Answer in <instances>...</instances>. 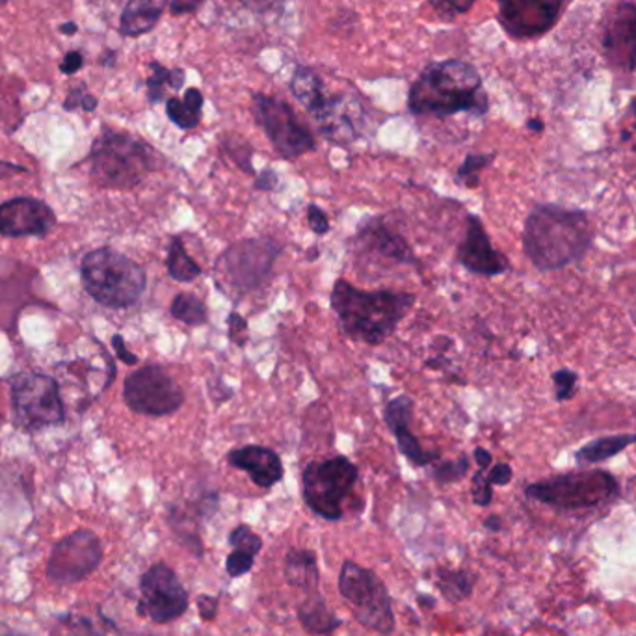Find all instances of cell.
<instances>
[{
  "instance_id": "6da1fadb",
  "label": "cell",
  "mask_w": 636,
  "mask_h": 636,
  "mask_svg": "<svg viewBox=\"0 0 636 636\" xmlns=\"http://www.w3.org/2000/svg\"><path fill=\"white\" fill-rule=\"evenodd\" d=\"M587 213L553 203L536 205L523 229V250L538 270H560L579 263L592 246Z\"/></svg>"
},
{
  "instance_id": "7a4b0ae2",
  "label": "cell",
  "mask_w": 636,
  "mask_h": 636,
  "mask_svg": "<svg viewBox=\"0 0 636 636\" xmlns=\"http://www.w3.org/2000/svg\"><path fill=\"white\" fill-rule=\"evenodd\" d=\"M408 104L416 116L448 117L458 112L484 116L488 112V95L475 66L445 60L422 71L411 87Z\"/></svg>"
},
{
  "instance_id": "3957f363",
  "label": "cell",
  "mask_w": 636,
  "mask_h": 636,
  "mask_svg": "<svg viewBox=\"0 0 636 636\" xmlns=\"http://www.w3.org/2000/svg\"><path fill=\"white\" fill-rule=\"evenodd\" d=\"M416 304V294L360 291L344 280L333 285L331 309L344 333L362 343L382 344Z\"/></svg>"
},
{
  "instance_id": "277c9868",
  "label": "cell",
  "mask_w": 636,
  "mask_h": 636,
  "mask_svg": "<svg viewBox=\"0 0 636 636\" xmlns=\"http://www.w3.org/2000/svg\"><path fill=\"white\" fill-rule=\"evenodd\" d=\"M146 272L133 259L111 248L88 253L82 261V285L106 307H130L146 288Z\"/></svg>"
},
{
  "instance_id": "5b68a950",
  "label": "cell",
  "mask_w": 636,
  "mask_h": 636,
  "mask_svg": "<svg viewBox=\"0 0 636 636\" xmlns=\"http://www.w3.org/2000/svg\"><path fill=\"white\" fill-rule=\"evenodd\" d=\"M92 173L101 186L133 189L157 168L151 147L127 133L104 130L92 149Z\"/></svg>"
},
{
  "instance_id": "8992f818",
  "label": "cell",
  "mask_w": 636,
  "mask_h": 636,
  "mask_svg": "<svg viewBox=\"0 0 636 636\" xmlns=\"http://www.w3.org/2000/svg\"><path fill=\"white\" fill-rule=\"evenodd\" d=\"M526 497L555 510L577 512L593 510L614 501L620 496V484L611 473L593 472L564 473L526 486Z\"/></svg>"
},
{
  "instance_id": "52a82bcc",
  "label": "cell",
  "mask_w": 636,
  "mask_h": 636,
  "mask_svg": "<svg viewBox=\"0 0 636 636\" xmlns=\"http://www.w3.org/2000/svg\"><path fill=\"white\" fill-rule=\"evenodd\" d=\"M357 477V467L344 456L313 462L302 473L307 507L325 520H341L343 501L354 488Z\"/></svg>"
},
{
  "instance_id": "ba28073f",
  "label": "cell",
  "mask_w": 636,
  "mask_h": 636,
  "mask_svg": "<svg viewBox=\"0 0 636 636\" xmlns=\"http://www.w3.org/2000/svg\"><path fill=\"white\" fill-rule=\"evenodd\" d=\"M282 246L270 239H251L227 248L216 263L218 282L237 293H250L269 280Z\"/></svg>"
},
{
  "instance_id": "9c48e42d",
  "label": "cell",
  "mask_w": 636,
  "mask_h": 636,
  "mask_svg": "<svg viewBox=\"0 0 636 636\" xmlns=\"http://www.w3.org/2000/svg\"><path fill=\"white\" fill-rule=\"evenodd\" d=\"M339 590L343 593L344 600L352 603L355 618L363 625L378 631L382 635H389L395 629L391 598L384 582L379 581L373 571L357 566L352 560L344 563L339 577Z\"/></svg>"
},
{
  "instance_id": "30bf717a",
  "label": "cell",
  "mask_w": 636,
  "mask_h": 636,
  "mask_svg": "<svg viewBox=\"0 0 636 636\" xmlns=\"http://www.w3.org/2000/svg\"><path fill=\"white\" fill-rule=\"evenodd\" d=\"M13 417L26 430L44 429L64 421V406L55 378L21 373L12 379Z\"/></svg>"
},
{
  "instance_id": "8fae6325",
  "label": "cell",
  "mask_w": 636,
  "mask_h": 636,
  "mask_svg": "<svg viewBox=\"0 0 636 636\" xmlns=\"http://www.w3.org/2000/svg\"><path fill=\"white\" fill-rule=\"evenodd\" d=\"M123 398L140 416H172L183 406L184 395L175 379L159 365H147L130 374L123 386Z\"/></svg>"
},
{
  "instance_id": "7c38bea8",
  "label": "cell",
  "mask_w": 636,
  "mask_h": 636,
  "mask_svg": "<svg viewBox=\"0 0 636 636\" xmlns=\"http://www.w3.org/2000/svg\"><path fill=\"white\" fill-rule=\"evenodd\" d=\"M253 111L259 125L283 159H298L315 149V138L287 103L259 93L253 98Z\"/></svg>"
},
{
  "instance_id": "4fadbf2b",
  "label": "cell",
  "mask_w": 636,
  "mask_h": 636,
  "mask_svg": "<svg viewBox=\"0 0 636 636\" xmlns=\"http://www.w3.org/2000/svg\"><path fill=\"white\" fill-rule=\"evenodd\" d=\"M103 560V545L98 534L80 529L64 536L50 550L47 577L56 584H73L92 576Z\"/></svg>"
},
{
  "instance_id": "5bb4252c",
  "label": "cell",
  "mask_w": 636,
  "mask_h": 636,
  "mask_svg": "<svg viewBox=\"0 0 636 636\" xmlns=\"http://www.w3.org/2000/svg\"><path fill=\"white\" fill-rule=\"evenodd\" d=\"M189 609V593L170 566L154 564L141 576L138 612L155 624L181 618Z\"/></svg>"
},
{
  "instance_id": "9a60e30c",
  "label": "cell",
  "mask_w": 636,
  "mask_h": 636,
  "mask_svg": "<svg viewBox=\"0 0 636 636\" xmlns=\"http://www.w3.org/2000/svg\"><path fill=\"white\" fill-rule=\"evenodd\" d=\"M499 21L518 39L542 36L563 12V0H497Z\"/></svg>"
},
{
  "instance_id": "2e32d148",
  "label": "cell",
  "mask_w": 636,
  "mask_h": 636,
  "mask_svg": "<svg viewBox=\"0 0 636 636\" xmlns=\"http://www.w3.org/2000/svg\"><path fill=\"white\" fill-rule=\"evenodd\" d=\"M603 50L614 68L633 73L636 69V4L622 2L606 18Z\"/></svg>"
},
{
  "instance_id": "e0dca14e",
  "label": "cell",
  "mask_w": 636,
  "mask_h": 636,
  "mask_svg": "<svg viewBox=\"0 0 636 636\" xmlns=\"http://www.w3.org/2000/svg\"><path fill=\"white\" fill-rule=\"evenodd\" d=\"M55 224L53 208L34 197H15L0 205V235L4 237H44Z\"/></svg>"
},
{
  "instance_id": "ac0fdd59",
  "label": "cell",
  "mask_w": 636,
  "mask_h": 636,
  "mask_svg": "<svg viewBox=\"0 0 636 636\" xmlns=\"http://www.w3.org/2000/svg\"><path fill=\"white\" fill-rule=\"evenodd\" d=\"M458 261L473 274L486 277L504 274L510 269L508 259L491 246L482 220L475 215L467 216V231L462 245L458 246Z\"/></svg>"
},
{
  "instance_id": "d6986e66",
  "label": "cell",
  "mask_w": 636,
  "mask_h": 636,
  "mask_svg": "<svg viewBox=\"0 0 636 636\" xmlns=\"http://www.w3.org/2000/svg\"><path fill=\"white\" fill-rule=\"evenodd\" d=\"M320 125V133L336 144H350L360 136L362 109L360 104L344 95H326L311 114Z\"/></svg>"
},
{
  "instance_id": "ffe728a7",
  "label": "cell",
  "mask_w": 636,
  "mask_h": 636,
  "mask_svg": "<svg viewBox=\"0 0 636 636\" xmlns=\"http://www.w3.org/2000/svg\"><path fill=\"white\" fill-rule=\"evenodd\" d=\"M413 408H416L413 398L408 397V395H400V397L393 398L391 402L386 406L384 419H386L389 430L397 438L400 453L405 454L411 464L421 465L422 467V465L434 464L435 459L440 458V453L424 451L416 435L411 434L410 422L411 417H413Z\"/></svg>"
},
{
  "instance_id": "44dd1931",
  "label": "cell",
  "mask_w": 636,
  "mask_h": 636,
  "mask_svg": "<svg viewBox=\"0 0 636 636\" xmlns=\"http://www.w3.org/2000/svg\"><path fill=\"white\" fill-rule=\"evenodd\" d=\"M357 246L378 258L408 264L413 261L410 246L400 235L393 232L382 218H367L357 231Z\"/></svg>"
},
{
  "instance_id": "7402d4cb",
  "label": "cell",
  "mask_w": 636,
  "mask_h": 636,
  "mask_svg": "<svg viewBox=\"0 0 636 636\" xmlns=\"http://www.w3.org/2000/svg\"><path fill=\"white\" fill-rule=\"evenodd\" d=\"M227 462L240 472L248 473L259 488H272L283 478L282 458L266 447L246 445L235 448L227 454Z\"/></svg>"
},
{
  "instance_id": "603a6c76",
  "label": "cell",
  "mask_w": 636,
  "mask_h": 636,
  "mask_svg": "<svg viewBox=\"0 0 636 636\" xmlns=\"http://www.w3.org/2000/svg\"><path fill=\"white\" fill-rule=\"evenodd\" d=\"M166 4L168 0H129L120 19L123 36L136 37L154 31Z\"/></svg>"
},
{
  "instance_id": "cb8c5ba5",
  "label": "cell",
  "mask_w": 636,
  "mask_h": 636,
  "mask_svg": "<svg viewBox=\"0 0 636 636\" xmlns=\"http://www.w3.org/2000/svg\"><path fill=\"white\" fill-rule=\"evenodd\" d=\"M636 434L605 435L600 440L590 441L584 447L579 448L576 454V462L579 465H593L606 462V459L618 456L625 448L635 445Z\"/></svg>"
},
{
  "instance_id": "d4e9b609",
  "label": "cell",
  "mask_w": 636,
  "mask_h": 636,
  "mask_svg": "<svg viewBox=\"0 0 636 636\" xmlns=\"http://www.w3.org/2000/svg\"><path fill=\"white\" fill-rule=\"evenodd\" d=\"M288 584L304 590H315L318 584L317 558L306 549H291L285 558Z\"/></svg>"
},
{
  "instance_id": "484cf974",
  "label": "cell",
  "mask_w": 636,
  "mask_h": 636,
  "mask_svg": "<svg viewBox=\"0 0 636 636\" xmlns=\"http://www.w3.org/2000/svg\"><path fill=\"white\" fill-rule=\"evenodd\" d=\"M203 93L197 88H189L184 99H170L166 103V114L181 129H196L202 122Z\"/></svg>"
},
{
  "instance_id": "4316f807",
  "label": "cell",
  "mask_w": 636,
  "mask_h": 636,
  "mask_svg": "<svg viewBox=\"0 0 636 636\" xmlns=\"http://www.w3.org/2000/svg\"><path fill=\"white\" fill-rule=\"evenodd\" d=\"M298 618L302 625L315 635H330L331 631L341 624L326 606L325 600L315 593L298 609Z\"/></svg>"
},
{
  "instance_id": "83f0119b",
  "label": "cell",
  "mask_w": 636,
  "mask_h": 636,
  "mask_svg": "<svg viewBox=\"0 0 636 636\" xmlns=\"http://www.w3.org/2000/svg\"><path fill=\"white\" fill-rule=\"evenodd\" d=\"M291 92L298 99L307 112L311 114L317 109L320 99L325 98V84L322 79L313 69L298 68L291 80Z\"/></svg>"
},
{
  "instance_id": "f1b7e54d",
  "label": "cell",
  "mask_w": 636,
  "mask_h": 636,
  "mask_svg": "<svg viewBox=\"0 0 636 636\" xmlns=\"http://www.w3.org/2000/svg\"><path fill=\"white\" fill-rule=\"evenodd\" d=\"M166 269H168L173 280L179 283L194 282L202 274L200 264L190 258L189 251L184 248L183 240L179 239V237L172 239V245L168 248Z\"/></svg>"
},
{
  "instance_id": "f546056e",
  "label": "cell",
  "mask_w": 636,
  "mask_h": 636,
  "mask_svg": "<svg viewBox=\"0 0 636 636\" xmlns=\"http://www.w3.org/2000/svg\"><path fill=\"white\" fill-rule=\"evenodd\" d=\"M151 69L154 73L147 79V98L151 103H159L164 99L166 87L172 88V90H181L184 84V79L186 75L181 69H170L162 68L160 64H151Z\"/></svg>"
},
{
  "instance_id": "4dcf8cb0",
  "label": "cell",
  "mask_w": 636,
  "mask_h": 636,
  "mask_svg": "<svg viewBox=\"0 0 636 636\" xmlns=\"http://www.w3.org/2000/svg\"><path fill=\"white\" fill-rule=\"evenodd\" d=\"M170 311L173 318H178L186 326H202L207 322V307L194 294H178L173 298Z\"/></svg>"
},
{
  "instance_id": "1f68e13d",
  "label": "cell",
  "mask_w": 636,
  "mask_h": 636,
  "mask_svg": "<svg viewBox=\"0 0 636 636\" xmlns=\"http://www.w3.org/2000/svg\"><path fill=\"white\" fill-rule=\"evenodd\" d=\"M473 577L467 571H451V569H441L438 573V587L441 593L453 603L469 598L473 592Z\"/></svg>"
},
{
  "instance_id": "d6a6232c",
  "label": "cell",
  "mask_w": 636,
  "mask_h": 636,
  "mask_svg": "<svg viewBox=\"0 0 636 636\" xmlns=\"http://www.w3.org/2000/svg\"><path fill=\"white\" fill-rule=\"evenodd\" d=\"M493 159H496L493 155H467L464 164L458 168L456 179L465 186H469V189L477 186L478 175H480L486 166H490L493 162Z\"/></svg>"
},
{
  "instance_id": "836d02e7",
  "label": "cell",
  "mask_w": 636,
  "mask_h": 636,
  "mask_svg": "<svg viewBox=\"0 0 636 636\" xmlns=\"http://www.w3.org/2000/svg\"><path fill=\"white\" fill-rule=\"evenodd\" d=\"M229 544L232 545V550H242L251 557H258L259 550L263 547L261 538L248 525L237 526L229 536Z\"/></svg>"
},
{
  "instance_id": "e575fe53",
  "label": "cell",
  "mask_w": 636,
  "mask_h": 636,
  "mask_svg": "<svg viewBox=\"0 0 636 636\" xmlns=\"http://www.w3.org/2000/svg\"><path fill=\"white\" fill-rule=\"evenodd\" d=\"M467 469H469V458L462 454L454 462H443V464L435 465L434 478L441 484L458 482L467 475Z\"/></svg>"
},
{
  "instance_id": "d590c367",
  "label": "cell",
  "mask_w": 636,
  "mask_h": 636,
  "mask_svg": "<svg viewBox=\"0 0 636 636\" xmlns=\"http://www.w3.org/2000/svg\"><path fill=\"white\" fill-rule=\"evenodd\" d=\"M93 629L90 620L82 618V616H73L68 614L64 618L58 620L53 631V636H92Z\"/></svg>"
},
{
  "instance_id": "8d00e7d4",
  "label": "cell",
  "mask_w": 636,
  "mask_h": 636,
  "mask_svg": "<svg viewBox=\"0 0 636 636\" xmlns=\"http://www.w3.org/2000/svg\"><path fill=\"white\" fill-rule=\"evenodd\" d=\"M577 382H579V376L573 371L569 368H560L557 373L553 374V384H555V391H557V400H569V398L576 395Z\"/></svg>"
},
{
  "instance_id": "74e56055",
  "label": "cell",
  "mask_w": 636,
  "mask_h": 636,
  "mask_svg": "<svg viewBox=\"0 0 636 636\" xmlns=\"http://www.w3.org/2000/svg\"><path fill=\"white\" fill-rule=\"evenodd\" d=\"M473 501L477 507H490L493 499V486H491L488 475H484V469L475 473L472 484Z\"/></svg>"
},
{
  "instance_id": "f35d334b",
  "label": "cell",
  "mask_w": 636,
  "mask_h": 636,
  "mask_svg": "<svg viewBox=\"0 0 636 636\" xmlns=\"http://www.w3.org/2000/svg\"><path fill=\"white\" fill-rule=\"evenodd\" d=\"M253 558L248 553L242 550H232L231 555L227 557L226 569L231 577L245 576L253 566Z\"/></svg>"
},
{
  "instance_id": "ab89813d",
  "label": "cell",
  "mask_w": 636,
  "mask_h": 636,
  "mask_svg": "<svg viewBox=\"0 0 636 636\" xmlns=\"http://www.w3.org/2000/svg\"><path fill=\"white\" fill-rule=\"evenodd\" d=\"M227 325H229V339L232 343L237 347H245L248 341V322L245 318L240 317L239 313H231L227 318Z\"/></svg>"
},
{
  "instance_id": "60d3db41",
  "label": "cell",
  "mask_w": 636,
  "mask_h": 636,
  "mask_svg": "<svg viewBox=\"0 0 636 636\" xmlns=\"http://www.w3.org/2000/svg\"><path fill=\"white\" fill-rule=\"evenodd\" d=\"M475 0H432V7L440 13L445 15H462L472 10Z\"/></svg>"
},
{
  "instance_id": "b9f144b4",
  "label": "cell",
  "mask_w": 636,
  "mask_h": 636,
  "mask_svg": "<svg viewBox=\"0 0 636 636\" xmlns=\"http://www.w3.org/2000/svg\"><path fill=\"white\" fill-rule=\"evenodd\" d=\"M64 106H66L68 111H73V109H79L80 106L82 111L92 112L95 111V106H98V99L90 95V93L84 92V90H73Z\"/></svg>"
},
{
  "instance_id": "7bdbcfd3",
  "label": "cell",
  "mask_w": 636,
  "mask_h": 636,
  "mask_svg": "<svg viewBox=\"0 0 636 636\" xmlns=\"http://www.w3.org/2000/svg\"><path fill=\"white\" fill-rule=\"evenodd\" d=\"M307 224L311 227L313 232H317V235H326V232L330 231V220H328L325 211L317 207V205L307 207Z\"/></svg>"
},
{
  "instance_id": "ee69618b",
  "label": "cell",
  "mask_w": 636,
  "mask_h": 636,
  "mask_svg": "<svg viewBox=\"0 0 636 636\" xmlns=\"http://www.w3.org/2000/svg\"><path fill=\"white\" fill-rule=\"evenodd\" d=\"M514 477L512 473V467L508 464H497L496 467H491V472L488 473V478H490L491 486H507L510 484Z\"/></svg>"
},
{
  "instance_id": "f6af8a7d",
  "label": "cell",
  "mask_w": 636,
  "mask_h": 636,
  "mask_svg": "<svg viewBox=\"0 0 636 636\" xmlns=\"http://www.w3.org/2000/svg\"><path fill=\"white\" fill-rule=\"evenodd\" d=\"M197 606H200V614L205 622H211V620L216 618V612H218V600L215 595H200L197 600Z\"/></svg>"
},
{
  "instance_id": "bcb514c9",
  "label": "cell",
  "mask_w": 636,
  "mask_h": 636,
  "mask_svg": "<svg viewBox=\"0 0 636 636\" xmlns=\"http://www.w3.org/2000/svg\"><path fill=\"white\" fill-rule=\"evenodd\" d=\"M205 0H172L170 10L173 15H183V13H194L200 10Z\"/></svg>"
},
{
  "instance_id": "7dc6e473",
  "label": "cell",
  "mask_w": 636,
  "mask_h": 636,
  "mask_svg": "<svg viewBox=\"0 0 636 636\" xmlns=\"http://www.w3.org/2000/svg\"><path fill=\"white\" fill-rule=\"evenodd\" d=\"M112 344H114V349H116V354L123 363H127V365H135L138 363V357L135 354H130L127 347H125V341H123L122 336H114L112 337Z\"/></svg>"
},
{
  "instance_id": "c3c4849f",
  "label": "cell",
  "mask_w": 636,
  "mask_h": 636,
  "mask_svg": "<svg viewBox=\"0 0 636 636\" xmlns=\"http://www.w3.org/2000/svg\"><path fill=\"white\" fill-rule=\"evenodd\" d=\"M82 64H84V60H82V55H80V53H68L66 58H64V61H61V73H77V71L82 68Z\"/></svg>"
},
{
  "instance_id": "681fc988",
  "label": "cell",
  "mask_w": 636,
  "mask_h": 636,
  "mask_svg": "<svg viewBox=\"0 0 636 636\" xmlns=\"http://www.w3.org/2000/svg\"><path fill=\"white\" fill-rule=\"evenodd\" d=\"M275 184H277V175H275L270 168H266V170H263L261 175H259L258 184H255V186H258L259 190H274Z\"/></svg>"
},
{
  "instance_id": "f907efd6",
  "label": "cell",
  "mask_w": 636,
  "mask_h": 636,
  "mask_svg": "<svg viewBox=\"0 0 636 636\" xmlns=\"http://www.w3.org/2000/svg\"><path fill=\"white\" fill-rule=\"evenodd\" d=\"M475 462H477L480 469H488L491 465V454L486 448H475Z\"/></svg>"
},
{
  "instance_id": "816d5d0a",
  "label": "cell",
  "mask_w": 636,
  "mask_h": 636,
  "mask_svg": "<svg viewBox=\"0 0 636 636\" xmlns=\"http://www.w3.org/2000/svg\"><path fill=\"white\" fill-rule=\"evenodd\" d=\"M26 172L25 168L21 166L7 164V162H0V178H8V175H13V173Z\"/></svg>"
},
{
  "instance_id": "f5cc1de1",
  "label": "cell",
  "mask_w": 636,
  "mask_h": 636,
  "mask_svg": "<svg viewBox=\"0 0 636 636\" xmlns=\"http://www.w3.org/2000/svg\"><path fill=\"white\" fill-rule=\"evenodd\" d=\"M484 526L491 531V533H499L502 529L501 518H497V515H491L488 520L484 521Z\"/></svg>"
},
{
  "instance_id": "db71d44e",
  "label": "cell",
  "mask_w": 636,
  "mask_h": 636,
  "mask_svg": "<svg viewBox=\"0 0 636 636\" xmlns=\"http://www.w3.org/2000/svg\"><path fill=\"white\" fill-rule=\"evenodd\" d=\"M526 127L534 130V133H540V130H544V123L540 122V120H529Z\"/></svg>"
},
{
  "instance_id": "11a10c76",
  "label": "cell",
  "mask_w": 636,
  "mask_h": 636,
  "mask_svg": "<svg viewBox=\"0 0 636 636\" xmlns=\"http://www.w3.org/2000/svg\"><path fill=\"white\" fill-rule=\"evenodd\" d=\"M61 32L64 34H75L77 32V25L75 23H66V25L61 26Z\"/></svg>"
},
{
  "instance_id": "9f6ffc18",
  "label": "cell",
  "mask_w": 636,
  "mask_h": 636,
  "mask_svg": "<svg viewBox=\"0 0 636 636\" xmlns=\"http://www.w3.org/2000/svg\"><path fill=\"white\" fill-rule=\"evenodd\" d=\"M0 636H26V635H21V633H13V631H8V633H0Z\"/></svg>"
},
{
  "instance_id": "6f0895ef",
  "label": "cell",
  "mask_w": 636,
  "mask_h": 636,
  "mask_svg": "<svg viewBox=\"0 0 636 636\" xmlns=\"http://www.w3.org/2000/svg\"><path fill=\"white\" fill-rule=\"evenodd\" d=\"M8 0H0V7H2V4H7Z\"/></svg>"
},
{
  "instance_id": "680465c9",
  "label": "cell",
  "mask_w": 636,
  "mask_h": 636,
  "mask_svg": "<svg viewBox=\"0 0 636 636\" xmlns=\"http://www.w3.org/2000/svg\"><path fill=\"white\" fill-rule=\"evenodd\" d=\"M633 109H635V112H636V103H633Z\"/></svg>"
}]
</instances>
